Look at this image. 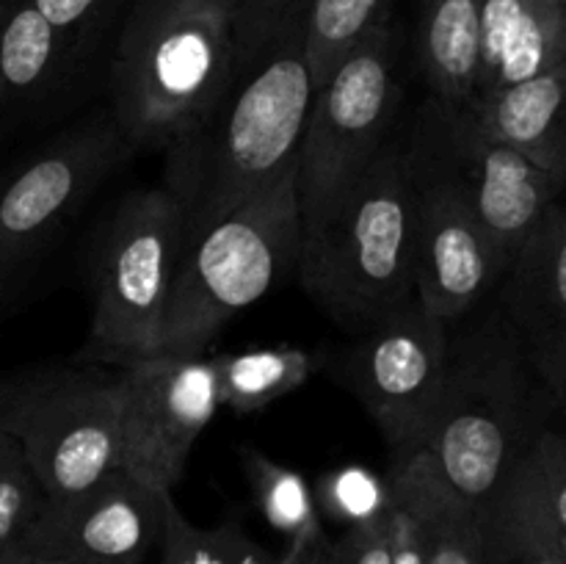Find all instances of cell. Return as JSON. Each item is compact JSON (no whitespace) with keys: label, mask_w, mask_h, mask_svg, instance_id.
Wrapping results in <instances>:
<instances>
[{"label":"cell","mask_w":566,"mask_h":564,"mask_svg":"<svg viewBox=\"0 0 566 564\" xmlns=\"http://www.w3.org/2000/svg\"><path fill=\"white\" fill-rule=\"evenodd\" d=\"M486 556L566 558V440L545 429L479 503Z\"/></svg>","instance_id":"2e32d148"},{"label":"cell","mask_w":566,"mask_h":564,"mask_svg":"<svg viewBox=\"0 0 566 564\" xmlns=\"http://www.w3.org/2000/svg\"><path fill=\"white\" fill-rule=\"evenodd\" d=\"M0 14H3V6H0ZM6 100H3V88H0V105H3Z\"/></svg>","instance_id":"836d02e7"},{"label":"cell","mask_w":566,"mask_h":564,"mask_svg":"<svg viewBox=\"0 0 566 564\" xmlns=\"http://www.w3.org/2000/svg\"><path fill=\"white\" fill-rule=\"evenodd\" d=\"M403 147L415 188V296L431 315L457 324L501 282L503 265L437 142L426 108H420Z\"/></svg>","instance_id":"9c48e42d"},{"label":"cell","mask_w":566,"mask_h":564,"mask_svg":"<svg viewBox=\"0 0 566 564\" xmlns=\"http://www.w3.org/2000/svg\"><path fill=\"white\" fill-rule=\"evenodd\" d=\"M481 0H426L420 22V66L431 100L464 105L479 77Z\"/></svg>","instance_id":"ffe728a7"},{"label":"cell","mask_w":566,"mask_h":564,"mask_svg":"<svg viewBox=\"0 0 566 564\" xmlns=\"http://www.w3.org/2000/svg\"><path fill=\"white\" fill-rule=\"evenodd\" d=\"M392 564H423L418 529L396 501H392Z\"/></svg>","instance_id":"4dcf8cb0"},{"label":"cell","mask_w":566,"mask_h":564,"mask_svg":"<svg viewBox=\"0 0 566 564\" xmlns=\"http://www.w3.org/2000/svg\"><path fill=\"white\" fill-rule=\"evenodd\" d=\"M390 0H310L304 25V53H307L313 92L324 86L343 55L374 25L387 20Z\"/></svg>","instance_id":"d4e9b609"},{"label":"cell","mask_w":566,"mask_h":564,"mask_svg":"<svg viewBox=\"0 0 566 564\" xmlns=\"http://www.w3.org/2000/svg\"><path fill=\"white\" fill-rule=\"evenodd\" d=\"M396 66V36L385 20L313 92L296 153L302 227L313 224L387 144L401 94Z\"/></svg>","instance_id":"ba28073f"},{"label":"cell","mask_w":566,"mask_h":564,"mask_svg":"<svg viewBox=\"0 0 566 564\" xmlns=\"http://www.w3.org/2000/svg\"><path fill=\"white\" fill-rule=\"evenodd\" d=\"M562 64H566V0H523L517 25L486 88L528 81Z\"/></svg>","instance_id":"cb8c5ba5"},{"label":"cell","mask_w":566,"mask_h":564,"mask_svg":"<svg viewBox=\"0 0 566 564\" xmlns=\"http://www.w3.org/2000/svg\"><path fill=\"white\" fill-rule=\"evenodd\" d=\"M166 495L111 470L81 492L44 498L17 545L61 564H144L164 531Z\"/></svg>","instance_id":"5bb4252c"},{"label":"cell","mask_w":566,"mask_h":564,"mask_svg":"<svg viewBox=\"0 0 566 564\" xmlns=\"http://www.w3.org/2000/svg\"><path fill=\"white\" fill-rule=\"evenodd\" d=\"M241 0H138L116 42L114 122L138 149L191 147L227 97Z\"/></svg>","instance_id":"3957f363"},{"label":"cell","mask_w":566,"mask_h":564,"mask_svg":"<svg viewBox=\"0 0 566 564\" xmlns=\"http://www.w3.org/2000/svg\"><path fill=\"white\" fill-rule=\"evenodd\" d=\"M497 307L558 404L566 396V210L547 208L501 276Z\"/></svg>","instance_id":"9a60e30c"},{"label":"cell","mask_w":566,"mask_h":564,"mask_svg":"<svg viewBox=\"0 0 566 564\" xmlns=\"http://www.w3.org/2000/svg\"><path fill=\"white\" fill-rule=\"evenodd\" d=\"M387 484L418 529L423 564H486L479 506L459 495L423 451L390 459Z\"/></svg>","instance_id":"ac0fdd59"},{"label":"cell","mask_w":566,"mask_h":564,"mask_svg":"<svg viewBox=\"0 0 566 564\" xmlns=\"http://www.w3.org/2000/svg\"><path fill=\"white\" fill-rule=\"evenodd\" d=\"M0 564H61V562H53V558H44L39 556V553L25 551V547H20L14 542V545L9 547H0Z\"/></svg>","instance_id":"1f68e13d"},{"label":"cell","mask_w":566,"mask_h":564,"mask_svg":"<svg viewBox=\"0 0 566 564\" xmlns=\"http://www.w3.org/2000/svg\"><path fill=\"white\" fill-rule=\"evenodd\" d=\"M564 88L566 64L528 81L475 92L464 108L486 136L517 149L531 164L566 186Z\"/></svg>","instance_id":"e0dca14e"},{"label":"cell","mask_w":566,"mask_h":564,"mask_svg":"<svg viewBox=\"0 0 566 564\" xmlns=\"http://www.w3.org/2000/svg\"><path fill=\"white\" fill-rule=\"evenodd\" d=\"M523 11V0H481V22H479V77H475V92L490 86L492 75L497 70L509 36ZM473 92V94H475Z\"/></svg>","instance_id":"83f0119b"},{"label":"cell","mask_w":566,"mask_h":564,"mask_svg":"<svg viewBox=\"0 0 566 564\" xmlns=\"http://www.w3.org/2000/svg\"><path fill=\"white\" fill-rule=\"evenodd\" d=\"M313 492L321 514L340 523L343 529L374 523V520L390 514L392 509L387 479H379L365 468L332 470V473L321 476V484Z\"/></svg>","instance_id":"484cf974"},{"label":"cell","mask_w":566,"mask_h":564,"mask_svg":"<svg viewBox=\"0 0 566 564\" xmlns=\"http://www.w3.org/2000/svg\"><path fill=\"white\" fill-rule=\"evenodd\" d=\"M310 0H241L232 81L208 130L171 158L186 243L296 164L313 103L304 53Z\"/></svg>","instance_id":"6da1fadb"},{"label":"cell","mask_w":566,"mask_h":564,"mask_svg":"<svg viewBox=\"0 0 566 564\" xmlns=\"http://www.w3.org/2000/svg\"><path fill=\"white\" fill-rule=\"evenodd\" d=\"M130 144L114 116L88 119L33 155L0 191V288L33 263L125 160Z\"/></svg>","instance_id":"7c38bea8"},{"label":"cell","mask_w":566,"mask_h":564,"mask_svg":"<svg viewBox=\"0 0 566 564\" xmlns=\"http://www.w3.org/2000/svg\"><path fill=\"white\" fill-rule=\"evenodd\" d=\"M182 247L186 208L169 188H142L116 202L94 238L92 326L77 363L119 365L160 354Z\"/></svg>","instance_id":"8992f818"},{"label":"cell","mask_w":566,"mask_h":564,"mask_svg":"<svg viewBox=\"0 0 566 564\" xmlns=\"http://www.w3.org/2000/svg\"><path fill=\"white\" fill-rule=\"evenodd\" d=\"M3 296H6V291H3V288H0V302H3Z\"/></svg>","instance_id":"e575fe53"},{"label":"cell","mask_w":566,"mask_h":564,"mask_svg":"<svg viewBox=\"0 0 566 564\" xmlns=\"http://www.w3.org/2000/svg\"><path fill=\"white\" fill-rule=\"evenodd\" d=\"M553 407L562 404L495 304L451 324L446 379L420 451L459 495L479 506L547 429Z\"/></svg>","instance_id":"7a4b0ae2"},{"label":"cell","mask_w":566,"mask_h":564,"mask_svg":"<svg viewBox=\"0 0 566 564\" xmlns=\"http://www.w3.org/2000/svg\"><path fill=\"white\" fill-rule=\"evenodd\" d=\"M0 431L17 442L44 498L119 470V385L97 363H64L0 382Z\"/></svg>","instance_id":"52a82bcc"},{"label":"cell","mask_w":566,"mask_h":564,"mask_svg":"<svg viewBox=\"0 0 566 564\" xmlns=\"http://www.w3.org/2000/svg\"><path fill=\"white\" fill-rule=\"evenodd\" d=\"M302 247L296 164L182 247L160 354H205L230 318L296 265Z\"/></svg>","instance_id":"5b68a950"},{"label":"cell","mask_w":566,"mask_h":564,"mask_svg":"<svg viewBox=\"0 0 566 564\" xmlns=\"http://www.w3.org/2000/svg\"><path fill=\"white\" fill-rule=\"evenodd\" d=\"M486 564H566V558L556 556H486Z\"/></svg>","instance_id":"d6a6232c"},{"label":"cell","mask_w":566,"mask_h":564,"mask_svg":"<svg viewBox=\"0 0 566 564\" xmlns=\"http://www.w3.org/2000/svg\"><path fill=\"white\" fill-rule=\"evenodd\" d=\"M219 404L235 415H254L291 396L315 374V354L302 346H263L216 354Z\"/></svg>","instance_id":"7402d4cb"},{"label":"cell","mask_w":566,"mask_h":564,"mask_svg":"<svg viewBox=\"0 0 566 564\" xmlns=\"http://www.w3.org/2000/svg\"><path fill=\"white\" fill-rule=\"evenodd\" d=\"M31 3L70 44H75V39H81L105 9V0H31Z\"/></svg>","instance_id":"f546056e"},{"label":"cell","mask_w":566,"mask_h":564,"mask_svg":"<svg viewBox=\"0 0 566 564\" xmlns=\"http://www.w3.org/2000/svg\"><path fill=\"white\" fill-rule=\"evenodd\" d=\"M412 232L407 147L387 142L340 197L302 227V288L340 330L359 335L415 299Z\"/></svg>","instance_id":"277c9868"},{"label":"cell","mask_w":566,"mask_h":564,"mask_svg":"<svg viewBox=\"0 0 566 564\" xmlns=\"http://www.w3.org/2000/svg\"><path fill=\"white\" fill-rule=\"evenodd\" d=\"M72 44L31 0H3L0 14V88L3 100L42 97L59 81Z\"/></svg>","instance_id":"44dd1931"},{"label":"cell","mask_w":566,"mask_h":564,"mask_svg":"<svg viewBox=\"0 0 566 564\" xmlns=\"http://www.w3.org/2000/svg\"><path fill=\"white\" fill-rule=\"evenodd\" d=\"M158 553V564H282L280 553H271L252 540L235 520H221L216 525L191 523L171 492L164 501Z\"/></svg>","instance_id":"603a6c76"},{"label":"cell","mask_w":566,"mask_h":564,"mask_svg":"<svg viewBox=\"0 0 566 564\" xmlns=\"http://www.w3.org/2000/svg\"><path fill=\"white\" fill-rule=\"evenodd\" d=\"M423 108L506 271L547 208L562 199L564 186L517 149L486 136L464 105L429 100Z\"/></svg>","instance_id":"4fadbf2b"},{"label":"cell","mask_w":566,"mask_h":564,"mask_svg":"<svg viewBox=\"0 0 566 564\" xmlns=\"http://www.w3.org/2000/svg\"><path fill=\"white\" fill-rule=\"evenodd\" d=\"M243 473L265 523L285 540L282 564H326L332 542L313 487L304 476L274 462L258 448H241Z\"/></svg>","instance_id":"d6986e66"},{"label":"cell","mask_w":566,"mask_h":564,"mask_svg":"<svg viewBox=\"0 0 566 564\" xmlns=\"http://www.w3.org/2000/svg\"><path fill=\"white\" fill-rule=\"evenodd\" d=\"M114 368L119 470L158 492H175L193 446L221 409L213 357L147 354Z\"/></svg>","instance_id":"30bf717a"},{"label":"cell","mask_w":566,"mask_h":564,"mask_svg":"<svg viewBox=\"0 0 566 564\" xmlns=\"http://www.w3.org/2000/svg\"><path fill=\"white\" fill-rule=\"evenodd\" d=\"M451 324L418 296L359 332L340 374L390 448V459L418 453L440 398Z\"/></svg>","instance_id":"8fae6325"},{"label":"cell","mask_w":566,"mask_h":564,"mask_svg":"<svg viewBox=\"0 0 566 564\" xmlns=\"http://www.w3.org/2000/svg\"><path fill=\"white\" fill-rule=\"evenodd\" d=\"M326 564H392V509L374 523L352 525L332 542Z\"/></svg>","instance_id":"f1b7e54d"},{"label":"cell","mask_w":566,"mask_h":564,"mask_svg":"<svg viewBox=\"0 0 566 564\" xmlns=\"http://www.w3.org/2000/svg\"><path fill=\"white\" fill-rule=\"evenodd\" d=\"M42 501V490L17 442L0 431V547L14 545L25 534Z\"/></svg>","instance_id":"4316f807"}]
</instances>
